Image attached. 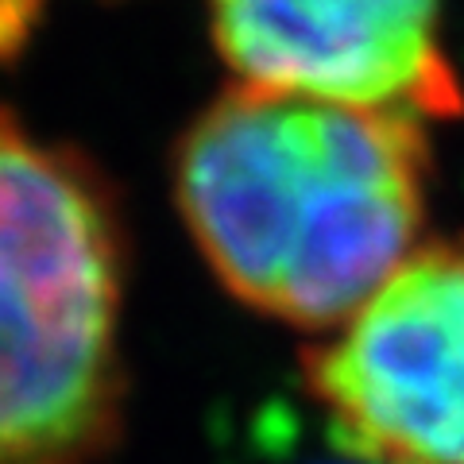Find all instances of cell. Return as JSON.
I'll use <instances>...</instances> for the list:
<instances>
[{
    "mask_svg": "<svg viewBox=\"0 0 464 464\" xmlns=\"http://www.w3.org/2000/svg\"><path fill=\"white\" fill-rule=\"evenodd\" d=\"M426 121L232 85L174 167L182 221L244 306L337 329L422 244Z\"/></svg>",
    "mask_w": 464,
    "mask_h": 464,
    "instance_id": "6da1fadb",
    "label": "cell"
},
{
    "mask_svg": "<svg viewBox=\"0 0 464 464\" xmlns=\"http://www.w3.org/2000/svg\"><path fill=\"white\" fill-rule=\"evenodd\" d=\"M124 248L78 155L0 105V464H97L116 438Z\"/></svg>",
    "mask_w": 464,
    "mask_h": 464,
    "instance_id": "7a4b0ae2",
    "label": "cell"
},
{
    "mask_svg": "<svg viewBox=\"0 0 464 464\" xmlns=\"http://www.w3.org/2000/svg\"><path fill=\"white\" fill-rule=\"evenodd\" d=\"M329 441L364 464H464V237L418 244L306 353Z\"/></svg>",
    "mask_w": 464,
    "mask_h": 464,
    "instance_id": "3957f363",
    "label": "cell"
},
{
    "mask_svg": "<svg viewBox=\"0 0 464 464\" xmlns=\"http://www.w3.org/2000/svg\"><path fill=\"white\" fill-rule=\"evenodd\" d=\"M441 0H213L237 85L453 121L464 90L441 47Z\"/></svg>",
    "mask_w": 464,
    "mask_h": 464,
    "instance_id": "277c9868",
    "label": "cell"
},
{
    "mask_svg": "<svg viewBox=\"0 0 464 464\" xmlns=\"http://www.w3.org/2000/svg\"><path fill=\"white\" fill-rule=\"evenodd\" d=\"M12 5H16V0H0V43H5V35L12 32V20H8Z\"/></svg>",
    "mask_w": 464,
    "mask_h": 464,
    "instance_id": "5b68a950",
    "label": "cell"
},
{
    "mask_svg": "<svg viewBox=\"0 0 464 464\" xmlns=\"http://www.w3.org/2000/svg\"><path fill=\"white\" fill-rule=\"evenodd\" d=\"M325 464H364V460H356V457H348V453H341V449H337V457L325 460Z\"/></svg>",
    "mask_w": 464,
    "mask_h": 464,
    "instance_id": "8992f818",
    "label": "cell"
}]
</instances>
